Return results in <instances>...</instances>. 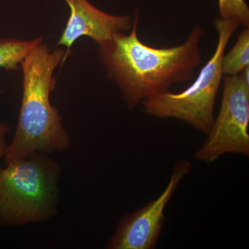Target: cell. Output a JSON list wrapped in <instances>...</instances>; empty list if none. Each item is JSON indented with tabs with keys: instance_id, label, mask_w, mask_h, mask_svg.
<instances>
[{
	"instance_id": "obj_3",
	"label": "cell",
	"mask_w": 249,
	"mask_h": 249,
	"mask_svg": "<svg viewBox=\"0 0 249 249\" xmlns=\"http://www.w3.org/2000/svg\"><path fill=\"white\" fill-rule=\"evenodd\" d=\"M59 168L36 152L0 173V226L40 222L55 213Z\"/></svg>"
},
{
	"instance_id": "obj_4",
	"label": "cell",
	"mask_w": 249,
	"mask_h": 249,
	"mask_svg": "<svg viewBox=\"0 0 249 249\" xmlns=\"http://www.w3.org/2000/svg\"><path fill=\"white\" fill-rule=\"evenodd\" d=\"M217 42L213 55L201 69L197 78L184 91H168L142 102V111L160 119H176L207 134L214 121L216 97L223 74V55L240 23L233 18L216 19Z\"/></svg>"
},
{
	"instance_id": "obj_2",
	"label": "cell",
	"mask_w": 249,
	"mask_h": 249,
	"mask_svg": "<svg viewBox=\"0 0 249 249\" xmlns=\"http://www.w3.org/2000/svg\"><path fill=\"white\" fill-rule=\"evenodd\" d=\"M70 52L60 47L51 52L41 42L21 62L22 103L14 138L5 150L6 165L36 152H62L70 146V135L62 126L58 109L50 101L56 84L53 72L67 60Z\"/></svg>"
},
{
	"instance_id": "obj_6",
	"label": "cell",
	"mask_w": 249,
	"mask_h": 249,
	"mask_svg": "<svg viewBox=\"0 0 249 249\" xmlns=\"http://www.w3.org/2000/svg\"><path fill=\"white\" fill-rule=\"evenodd\" d=\"M192 163L180 160L175 163L169 183L161 195L132 213L124 216L112 238L109 249H152L157 246L165 222L164 210L178 183L191 172Z\"/></svg>"
},
{
	"instance_id": "obj_8",
	"label": "cell",
	"mask_w": 249,
	"mask_h": 249,
	"mask_svg": "<svg viewBox=\"0 0 249 249\" xmlns=\"http://www.w3.org/2000/svg\"><path fill=\"white\" fill-rule=\"evenodd\" d=\"M42 40V37L31 40L0 39V69L6 71L19 70L22 60Z\"/></svg>"
},
{
	"instance_id": "obj_1",
	"label": "cell",
	"mask_w": 249,
	"mask_h": 249,
	"mask_svg": "<svg viewBox=\"0 0 249 249\" xmlns=\"http://www.w3.org/2000/svg\"><path fill=\"white\" fill-rule=\"evenodd\" d=\"M139 22L136 11L129 34L117 33L98 45L99 61L129 109L191 80L201 62L199 44L204 30L200 26L193 28L181 45L155 48L139 38Z\"/></svg>"
},
{
	"instance_id": "obj_10",
	"label": "cell",
	"mask_w": 249,
	"mask_h": 249,
	"mask_svg": "<svg viewBox=\"0 0 249 249\" xmlns=\"http://www.w3.org/2000/svg\"><path fill=\"white\" fill-rule=\"evenodd\" d=\"M218 4L220 18H233L240 25L249 28V8L245 0H218Z\"/></svg>"
},
{
	"instance_id": "obj_11",
	"label": "cell",
	"mask_w": 249,
	"mask_h": 249,
	"mask_svg": "<svg viewBox=\"0 0 249 249\" xmlns=\"http://www.w3.org/2000/svg\"><path fill=\"white\" fill-rule=\"evenodd\" d=\"M10 127L7 124H0V161L1 158L4 157L5 150H6V145H5V137L6 134L9 132ZM3 168L0 165V173Z\"/></svg>"
},
{
	"instance_id": "obj_5",
	"label": "cell",
	"mask_w": 249,
	"mask_h": 249,
	"mask_svg": "<svg viewBox=\"0 0 249 249\" xmlns=\"http://www.w3.org/2000/svg\"><path fill=\"white\" fill-rule=\"evenodd\" d=\"M249 67L225 76L222 103L196 160L211 163L229 153L249 155Z\"/></svg>"
},
{
	"instance_id": "obj_9",
	"label": "cell",
	"mask_w": 249,
	"mask_h": 249,
	"mask_svg": "<svg viewBox=\"0 0 249 249\" xmlns=\"http://www.w3.org/2000/svg\"><path fill=\"white\" fill-rule=\"evenodd\" d=\"M222 71L224 76H235L249 67V28L242 31L235 45L229 53L223 55Z\"/></svg>"
},
{
	"instance_id": "obj_7",
	"label": "cell",
	"mask_w": 249,
	"mask_h": 249,
	"mask_svg": "<svg viewBox=\"0 0 249 249\" xmlns=\"http://www.w3.org/2000/svg\"><path fill=\"white\" fill-rule=\"evenodd\" d=\"M70 9V16L57 46H71L82 36H88L98 45L119 32L127 33L132 27V17L103 12L88 0H64Z\"/></svg>"
}]
</instances>
